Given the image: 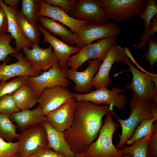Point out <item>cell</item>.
<instances>
[{
    "instance_id": "4316f807",
    "label": "cell",
    "mask_w": 157,
    "mask_h": 157,
    "mask_svg": "<svg viewBox=\"0 0 157 157\" xmlns=\"http://www.w3.org/2000/svg\"><path fill=\"white\" fill-rule=\"evenodd\" d=\"M151 137L145 136L122 149L123 154H129L132 157H150L149 143Z\"/></svg>"
},
{
    "instance_id": "f35d334b",
    "label": "cell",
    "mask_w": 157,
    "mask_h": 157,
    "mask_svg": "<svg viewBox=\"0 0 157 157\" xmlns=\"http://www.w3.org/2000/svg\"><path fill=\"white\" fill-rule=\"evenodd\" d=\"M8 20L6 14L0 6V35L8 33Z\"/></svg>"
},
{
    "instance_id": "7a4b0ae2",
    "label": "cell",
    "mask_w": 157,
    "mask_h": 157,
    "mask_svg": "<svg viewBox=\"0 0 157 157\" xmlns=\"http://www.w3.org/2000/svg\"><path fill=\"white\" fill-rule=\"evenodd\" d=\"M130 115L127 119H122L115 114L114 116L121 125L122 133L118 136L120 140L116 148L123 146L131 137L134 132L142 120L152 118H157V103L145 100L133 95L129 102Z\"/></svg>"
},
{
    "instance_id": "d6986e66",
    "label": "cell",
    "mask_w": 157,
    "mask_h": 157,
    "mask_svg": "<svg viewBox=\"0 0 157 157\" xmlns=\"http://www.w3.org/2000/svg\"><path fill=\"white\" fill-rule=\"evenodd\" d=\"M37 28L44 37L43 41L48 42L53 49V52L57 58L59 64L63 68L67 67V63L70 56L73 53H78L81 49L68 44L50 34L42 26L38 24Z\"/></svg>"
},
{
    "instance_id": "1f68e13d",
    "label": "cell",
    "mask_w": 157,
    "mask_h": 157,
    "mask_svg": "<svg viewBox=\"0 0 157 157\" xmlns=\"http://www.w3.org/2000/svg\"><path fill=\"white\" fill-rule=\"evenodd\" d=\"M157 15V6L156 1L148 0L144 10L140 14V19L145 22L144 31L148 30L150 28V23L152 18Z\"/></svg>"
},
{
    "instance_id": "74e56055",
    "label": "cell",
    "mask_w": 157,
    "mask_h": 157,
    "mask_svg": "<svg viewBox=\"0 0 157 157\" xmlns=\"http://www.w3.org/2000/svg\"><path fill=\"white\" fill-rule=\"evenodd\" d=\"M29 156L30 157H65L48 146L36 154Z\"/></svg>"
},
{
    "instance_id": "8fae6325",
    "label": "cell",
    "mask_w": 157,
    "mask_h": 157,
    "mask_svg": "<svg viewBox=\"0 0 157 157\" xmlns=\"http://www.w3.org/2000/svg\"><path fill=\"white\" fill-rule=\"evenodd\" d=\"M74 98V93L65 86L46 88L38 99L39 106L44 115L46 116L65 103Z\"/></svg>"
},
{
    "instance_id": "d6a6232c",
    "label": "cell",
    "mask_w": 157,
    "mask_h": 157,
    "mask_svg": "<svg viewBox=\"0 0 157 157\" xmlns=\"http://www.w3.org/2000/svg\"><path fill=\"white\" fill-rule=\"evenodd\" d=\"M19 110L14 101L12 94L0 98V113L9 116Z\"/></svg>"
},
{
    "instance_id": "7402d4cb",
    "label": "cell",
    "mask_w": 157,
    "mask_h": 157,
    "mask_svg": "<svg viewBox=\"0 0 157 157\" xmlns=\"http://www.w3.org/2000/svg\"><path fill=\"white\" fill-rule=\"evenodd\" d=\"M0 6L5 12L8 20V32L10 33L15 41V49L20 51L23 47L30 49L32 44L27 40L22 34L16 21V11L0 0Z\"/></svg>"
},
{
    "instance_id": "8d00e7d4",
    "label": "cell",
    "mask_w": 157,
    "mask_h": 157,
    "mask_svg": "<svg viewBox=\"0 0 157 157\" xmlns=\"http://www.w3.org/2000/svg\"><path fill=\"white\" fill-rule=\"evenodd\" d=\"M48 4L58 6L63 9L69 15L73 10L76 0H46Z\"/></svg>"
},
{
    "instance_id": "5bb4252c",
    "label": "cell",
    "mask_w": 157,
    "mask_h": 157,
    "mask_svg": "<svg viewBox=\"0 0 157 157\" xmlns=\"http://www.w3.org/2000/svg\"><path fill=\"white\" fill-rule=\"evenodd\" d=\"M126 57L123 48L117 43L110 49L101 64L99 70L92 79L93 86L97 89L107 88L111 84L109 76L111 68L115 62H122Z\"/></svg>"
},
{
    "instance_id": "7c38bea8",
    "label": "cell",
    "mask_w": 157,
    "mask_h": 157,
    "mask_svg": "<svg viewBox=\"0 0 157 157\" xmlns=\"http://www.w3.org/2000/svg\"><path fill=\"white\" fill-rule=\"evenodd\" d=\"M31 49L25 47L22 48L26 60L31 67L40 74L42 71H47L53 65L59 63L52 47L44 49L38 44H32Z\"/></svg>"
},
{
    "instance_id": "484cf974",
    "label": "cell",
    "mask_w": 157,
    "mask_h": 157,
    "mask_svg": "<svg viewBox=\"0 0 157 157\" xmlns=\"http://www.w3.org/2000/svg\"><path fill=\"white\" fill-rule=\"evenodd\" d=\"M157 118H152L142 120L127 141V144L131 145L145 136L151 137L157 131Z\"/></svg>"
},
{
    "instance_id": "ac0fdd59",
    "label": "cell",
    "mask_w": 157,
    "mask_h": 157,
    "mask_svg": "<svg viewBox=\"0 0 157 157\" xmlns=\"http://www.w3.org/2000/svg\"><path fill=\"white\" fill-rule=\"evenodd\" d=\"M11 55L17 58L18 61L15 63L7 65L9 59L7 57L0 65V80L2 81L6 82L15 76H36L40 74L33 69L22 54L18 52Z\"/></svg>"
},
{
    "instance_id": "603a6c76",
    "label": "cell",
    "mask_w": 157,
    "mask_h": 157,
    "mask_svg": "<svg viewBox=\"0 0 157 157\" xmlns=\"http://www.w3.org/2000/svg\"><path fill=\"white\" fill-rule=\"evenodd\" d=\"M38 21L43 28L54 35L60 36L63 42L72 46L75 44L77 34H74L63 25L55 20L42 16H39Z\"/></svg>"
},
{
    "instance_id": "e575fe53",
    "label": "cell",
    "mask_w": 157,
    "mask_h": 157,
    "mask_svg": "<svg viewBox=\"0 0 157 157\" xmlns=\"http://www.w3.org/2000/svg\"><path fill=\"white\" fill-rule=\"evenodd\" d=\"M19 149L18 142H7L0 137V157H11L17 154Z\"/></svg>"
},
{
    "instance_id": "4dcf8cb0",
    "label": "cell",
    "mask_w": 157,
    "mask_h": 157,
    "mask_svg": "<svg viewBox=\"0 0 157 157\" xmlns=\"http://www.w3.org/2000/svg\"><path fill=\"white\" fill-rule=\"evenodd\" d=\"M13 38L10 34L0 35V62L4 61L9 54L11 55L19 52L10 44V42Z\"/></svg>"
},
{
    "instance_id": "d4e9b609",
    "label": "cell",
    "mask_w": 157,
    "mask_h": 157,
    "mask_svg": "<svg viewBox=\"0 0 157 157\" xmlns=\"http://www.w3.org/2000/svg\"><path fill=\"white\" fill-rule=\"evenodd\" d=\"M16 21L24 37L32 44H38L40 39L39 31L28 21L21 11L16 10Z\"/></svg>"
},
{
    "instance_id": "4fadbf2b",
    "label": "cell",
    "mask_w": 157,
    "mask_h": 157,
    "mask_svg": "<svg viewBox=\"0 0 157 157\" xmlns=\"http://www.w3.org/2000/svg\"><path fill=\"white\" fill-rule=\"evenodd\" d=\"M69 15L90 24H105L110 22L106 18L97 0H76L74 8Z\"/></svg>"
},
{
    "instance_id": "7dc6e473",
    "label": "cell",
    "mask_w": 157,
    "mask_h": 157,
    "mask_svg": "<svg viewBox=\"0 0 157 157\" xmlns=\"http://www.w3.org/2000/svg\"><path fill=\"white\" fill-rule=\"evenodd\" d=\"M1 81V80H0V82Z\"/></svg>"
},
{
    "instance_id": "9a60e30c",
    "label": "cell",
    "mask_w": 157,
    "mask_h": 157,
    "mask_svg": "<svg viewBox=\"0 0 157 157\" xmlns=\"http://www.w3.org/2000/svg\"><path fill=\"white\" fill-rule=\"evenodd\" d=\"M102 61L99 59L88 60L87 68L83 71L78 72L72 68L67 69L65 77L74 82V89L77 93L92 91L93 76L98 72Z\"/></svg>"
},
{
    "instance_id": "cb8c5ba5",
    "label": "cell",
    "mask_w": 157,
    "mask_h": 157,
    "mask_svg": "<svg viewBox=\"0 0 157 157\" xmlns=\"http://www.w3.org/2000/svg\"><path fill=\"white\" fill-rule=\"evenodd\" d=\"M14 101L20 110L29 109L38 102V98L28 85L23 86L13 94Z\"/></svg>"
},
{
    "instance_id": "83f0119b",
    "label": "cell",
    "mask_w": 157,
    "mask_h": 157,
    "mask_svg": "<svg viewBox=\"0 0 157 157\" xmlns=\"http://www.w3.org/2000/svg\"><path fill=\"white\" fill-rule=\"evenodd\" d=\"M17 127L9 116L0 113V137L5 141L12 142L18 139L19 134L16 132Z\"/></svg>"
},
{
    "instance_id": "bcb514c9",
    "label": "cell",
    "mask_w": 157,
    "mask_h": 157,
    "mask_svg": "<svg viewBox=\"0 0 157 157\" xmlns=\"http://www.w3.org/2000/svg\"><path fill=\"white\" fill-rule=\"evenodd\" d=\"M26 157H30V156H27Z\"/></svg>"
},
{
    "instance_id": "60d3db41",
    "label": "cell",
    "mask_w": 157,
    "mask_h": 157,
    "mask_svg": "<svg viewBox=\"0 0 157 157\" xmlns=\"http://www.w3.org/2000/svg\"><path fill=\"white\" fill-rule=\"evenodd\" d=\"M123 50L125 55V56L127 58H129L132 62L135 64L140 69L142 72H146L147 71L142 69L137 63L135 60L133 58L131 54L129 49L126 47H125L123 48Z\"/></svg>"
},
{
    "instance_id": "9c48e42d",
    "label": "cell",
    "mask_w": 157,
    "mask_h": 157,
    "mask_svg": "<svg viewBox=\"0 0 157 157\" xmlns=\"http://www.w3.org/2000/svg\"><path fill=\"white\" fill-rule=\"evenodd\" d=\"M122 30L113 22L103 24H89L80 28L75 44L81 49L98 39L118 36Z\"/></svg>"
},
{
    "instance_id": "5b68a950",
    "label": "cell",
    "mask_w": 157,
    "mask_h": 157,
    "mask_svg": "<svg viewBox=\"0 0 157 157\" xmlns=\"http://www.w3.org/2000/svg\"><path fill=\"white\" fill-rule=\"evenodd\" d=\"M122 62L129 66V71L133 76L132 81L127 84L125 89L131 90L133 96L138 98L157 102V94L155 91L151 72L140 71L131 63L126 56Z\"/></svg>"
},
{
    "instance_id": "f546056e",
    "label": "cell",
    "mask_w": 157,
    "mask_h": 157,
    "mask_svg": "<svg viewBox=\"0 0 157 157\" xmlns=\"http://www.w3.org/2000/svg\"><path fill=\"white\" fill-rule=\"evenodd\" d=\"M29 76H22L8 82H0V98L6 94H13L20 87L28 85Z\"/></svg>"
},
{
    "instance_id": "ee69618b",
    "label": "cell",
    "mask_w": 157,
    "mask_h": 157,
    "mask_svg": "<svg viewBox=\"0 0 157 157\" xmlns=\"http://www.w3.org/2000/svg\"><path fill=\"white\" fill-rule=\"evenodd\" d=\"M119 157H132V156L129 154H123Z\"/></svg>"
},
{
    "instance_id": "ba28073f",
    "label": "cell",
    "mask_w": 157,
    "mask_h": 157,
    "mask_svg": "<svg viewBox=\"0 0 157 157\" xmlns=\"http://www.w3.org/2000/svg\"><path fill=\"white\" fill-rule=\"evenodd\" d=\"M17 139L18 157H26L35 154L48 144L46 132L41 124L23 131L19 134Z\"/></svg>"
},
{
    "instance_id": "f1b7e54d",
    "label": "cell",
    "mask_w": 157,
    "mask_h": 157,
    "mask_svg": "<svg viewBox=\"0 0 157 157\" xmlns=\"http://www.w3.org/2000/svg\"><path fill=\"white\" fill-rule=\"evenodd\" d=\"M21 12L32 25L37 28V22L39 16L38 13L40 9L39 0H22Z\"/></svg>"
},
{
    "instance_id": "2e32d148",
    "label": "cell",
    "mask_w": 157,
    "mask_h": 157,
    "mask_svg": "<svg viewBox=\"0 0 157 157\" xmlns=\"http://www.w3.org/2000/svg\"><path fill=\"white\" fill-rule=\"evenodd\" d=\"M40 9L38 14L57 21L68 27L74 34H77L80 28L89 24L85 20L75 19L58 7L50 5L44 0H39Z\"/></svg>"
},
{
    "instance_id": "277c9868",
    "label": "cell",
    "mask_w": 157,
    "mask_h": 157,
    "mask_svg": "<svg viewBox=\"0 0 157 157\" xmlns=\"http://www.w3.org/2000/svg\"><path fill=\"white\" fill-rule=\"evenodd\" d=\"M109 21L120 23L131 20L140 15L144 9L148 0H97Z\"/></svg>"
},
{
    "instance_id": "ab89813d",
    "label": "cell",
    "mask_w": 157,
    "mask_h": 157,
    "mask_svg": "<svg viewBox=\"0 0 157 157\" xmlns=\"http://www.w3.org/2000/svg\"><path fill=\"white\" fill-rule=\"evenodd\" d=\"M150 157H157V131L151 138L149 143Z\"/></svg>"
},
{
    "instance_id": "30bf717a",
    "label": "cell",
    "mask_w": 157,
    "mask_h": 157,
    "mask_svg": "<svg viewBox=\"0 0 157 157\" xmlns=\"http://www.w3.org/2000/svg\"><path fill=\"white\" fill-rule=\"evenodd\" d=\"M67 68H62L59 63L55 65L39 76H29L28 85L33 89L38 99L42 91L46 88L59 86L68 87L70 82L65 76Z\"/></svg>"
},
{
    "instance_id": "52a82bcc",
    "label": "cell",
    "mask_w": 157,
    "mask_h": 157,
    "mask_svg": "<svg viewBox=\"0 0 157 157\" xmlns=\"http://www.w3.org/2000/svg\"><path fill=\"white\" fill-rule=\"evenodd\" d=\"M116 40L117 37H111L85 45L78 53L70 56L67 63V67L77 70L84 63L91 59L102 61L110 49L116 43Z\"/></svg>"
},
{
    "instance_id": "ffe728a7",
    "label": "cell",
    "mask_w": 157,
    "mask_h": 157,
    "mask_svg": "<svg viewBox=\"0 0 157 157\" xmlns=\"http://www.w3.org/2000/svg\"><path fill=\"white\" fill-rule=\"evenodd\" d=\"M13 122H15L17 128L22 131L41 124L46 120L41 107L38 106L32 110H21L9 116Z\"/></svg>"
},
{
    "instance_id": "d590c367",
    "label": "cell",
    "mask_w": 157,
    "mask_h": 157,
    "mask_svg": "<svg viewBox=\"0 0 157 157\" xmlns=\"http://www.w3.org/2000/svg\"><path fill=\"white\" fill-rule=\"evenodd\" d=\"M148 41V51L143 54L142 57H146V60L149 62L150 67L152 68L157 62V39L149 38Z\"/></svg>"
},
{
    "instance_id": "3957f363",
    "label": "cell",
    "mask_w": 157,
    "mask_h": 157,
    "mask_svg": "<svg viewBox=\"0 0 157 157\" xmlns=\"http://www.w3.org/2000/svg\"><path fill=\"white\" fill-rule=\"evenodd\" d=\"M112 115H106L97 139L88 147L85 157H119L123 154L122 150L117 148L113 142V135L119 124L113 121Z\"/></svg>"
},
{
    "instance_id": "7bdbcfd3",
    "label": "cell",
    "mask_w": 157,
    "mask_h": 157,
    "mask_svg": "<svg viewBox=\"0 0 157 157\" xmlns=\"http://www.w3.org/2000/svg\"><path fill=\"white\" fill-rule=\"evenodd\" d=\"M85 152H83L75 155L74 157H85Z\"/></svg>"
},
{
    "instance_id": "b9f144b4",
    "label": "cell",
    "mask_w": 157,
    "mask_h": 157,
    "mask_svg": "<svg viewBox=\"0 0 157 157\" xmlns=\"http://www.w3.org/2000/svg\"><path fill=\"white\" fill-rule=\"evenodd\" d=\"M19 1V0H4L3 1L6 5L15 10L18 8Z\"/></svg>"
},
{
    "instance_id": "44dd1931",
    "label": "cell",
    "mask_w": 157,
    "mask_h": 157,
    "mask_svg": "<svg viewBox=\"0 0 157 157\" xmlns=\"http://www.w3.org/2000/svg\"><path fill=\"white\" fill-rule=\"evenodd\" d=\"M46 132L48 146L65 157H74L75 155L67 142L63 132L53 128L46 120L41 124Z\"/></svg>"
},
{
    "instance_id": "8992f818",
    "label": "cell",
    "mask_w": 157,
    "mask_h": 157,
    "mask_svg": "<svg viewBox=\"0 0 157 157\" xmlns=\"http://www.w3.org/2000/svg\"><path fill=\"white\" fill-rule=\"evenodd\" d=\"M123 92V90L117 87L109 90L106 87H101L88 93H74V98L76 101H90L97 105L102 104L125 110L127 99Z\"/></svg>"
},
{
    "instance_id": "6da1fadb",
    "label": "cell",
    "mask_w": 157,
    "mask_h": 157,
    "mask_svg": "<svg viewBox=\"0 0 157 157\" xmlns=\"http://www.w3.org/2000/svg\"><path fill=\"white\" fill-rule=\"evenodd\" d=\"M115 114L113 107L97 105L88 101H76L73 123L63 132L75 155L85 152L96 138L102 126L103 117Z\"/></svg>"
},
{
    "instance_id": "e0dca14e",
    "label": "cell",
    "mask_w": 157,
    "mask_h": 157,
    "mask_svg": "<svg viewBox=\"0 0 157 157\" xmlns=\"http://www.w3.org/2000/svg\"><path fill=\"white\" fill-rule=\"evenodd\" d=\"M76 102L74 98L65 103L46 115V120L56 129L63 133L73 123Z\"/></svg>"
},
{
    "instance_id": "f6af8a7d",
    "label": "cell",
    "mask_w": 157,
    "mask_h": 157,
    "mask_svg": "<svg viewBox=\"0 0 157 157\" xmlns=\"http://www.w3.org/2000/svg\"><path fill=\"white\" fill-rule=\"evenodd\" d=\"M11 157H18V156H17V154H15L13 155Z\"/></svg>"
},
{
    "instance_id": "836d02e7",
    "label": "cell",
    "mask_w": 157,
    "mask_h": 157,
    "mask_svg": "<svg viewBox=\"0 0 157 157\" xmlns=\"http://www.w3.org/2000/svg\"><path fill=\"white\" fill-rule=\"evenodd\" d=\"M150 28L148 31H144L140 35L139 38L141 40L140 43L134 45L135 48L138 49H142L146 47V42L151 36L156 35L155 33L157 32V15L152 18L150 23Z\"/></svg>"
}]
</instances>
